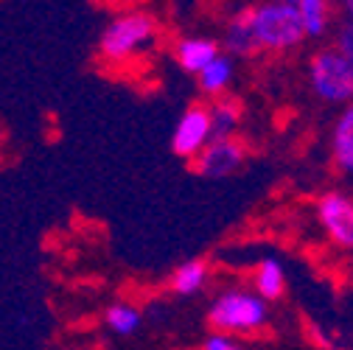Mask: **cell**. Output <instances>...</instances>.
<instances>
[{"label": "cell", "instance_id": "6da1fadb", "mask_svg": "<svg viewBox=\"0 0 353 350\" xmlns=\"http://www.w3.org/2000/svg\"><path fill=\"white\" fill-rule=\"evenodd\" d=\"M247 14H250L252 37L261 51H292L305 39L294 3L267 0L261 6H250Z\"/></svg>", "mask_w": 353, "mask_h": 350}, {"label": "cell", "instance_id": "7a4b0ae2", "mask_svg": "<svg viewBox=\"0 0 353 350\" xmlns=\"http://www.w3.org/2000/svg\"><path fill=\"white\" fill-rule=\"evenodd\" d=\"M154 34H157V23L152 14H146V12L118 14L101 31L99 54H101V59H107L112 65H123L132 56H138L146 45H152Z\"/></svg>", "mask_w": 353, "mask_h": 350}, {"label": "cell", "instance_id": "3957f363", "mask_svg": "<svg viewBox=\"0 0 353 350\" xmlns=\"http://www.w3.org/2000/svg\"><path fill=\"white\" fill-rule=\"evenodd\" d=\"M270 309L258 294L244 291V289H230L225 294H219V300L210 305V325L216 333H250L267 325Z\"/></svg>", "mask_w": 353, "mask_h": 350}, {"label": "cell", "instance_id": "277c9868", "mask_svg": "<svg viewBox=\"0 0 353 350\" xmlns=\"http://www.w3.org/2000/svg\"><path fill=\"white\" fill-rule=\"evenodd\" d=\"M312 90L325 104H350L353 101V65L336 51H317L308 62Z\"/></svg>", "mask_w": 353, "mask_h": 350}, {"label": "cell", "instance_id": "5b68a950", "mask_svg": "<svg viewBox=\"0 0 353 350\" xmlns=\"http://www.w3.org/2000/svg\"><path fill=\"white\" fill-rule=\"evenodd\" d=\"M317 216L334 244L353 249V199L347 194L339 191L323 194L317 202Z\"/></svg>", "mask_w": 353, "mask_h": 350}, {"label": "cell", "instance_id": "8992f818", "mask_svg": "<svg viewBox=\"0 0 353 350\" xmlns=\"http://www.w3.org/2000/svg\"><path fill=\"white\" fill-rule=\"evenodd\" d=\"M210 143V118L208 107L194 104L183 112L180 123H176L171 135V152L176 157H196L205 146Z\"/></svg>", "mask_w": 353, "mask_h": 350}, {"label": "cell", "instance_id": "52a82bcc", "mask_svg": "<svg viewBox=\"0 0 353 350\" xmlns=\"http://www.w3.org/2000/svg\"><path fill=\"white\" fill-rule=\"evenodd\" d=\"M244 160V149L239 141L233 138H222V141H210L199 154H196V171L202 177L219 180V177H230L233 171H239Z\"/></svg>", "mask_w": 353, "mask_h": 350}, {"label": "cell", "instance_id": "ba28073f", "mask_svg": "<svg viewBox=\"0 0 353 350\" xmlns=\"http://www.w3.org/2000/svg\"><path fill=\"white\" fill-rule=\"evenodd\" d=\"M216 56H219V45L208 37H185L176 42V48H174V59L185 73H199Z\"/></svg>", "mask_w": 353, "mask_h": 350}, {"label": "cell", "instance_id": "9c48e42d", "mask_svg": "<svg viewBox=\"0 0 353 350\" xmlns=\"http://www.w3.org/2000/svg\"><path fill=\"white\" fill-rule=\"evenodd\" d=\"M331 152L334 163L345 177L353 180V101L342 110L336 126H334V138H331Z\"/></svg>", "mask_w": 353, "mask_h": 350}, {"label": "cell", "instance_id": "30bf717a", "mask_svg": "<svg viewBox=\"0 0 353 350\" xmlns=\"http://www.w3.org/2000/svg\"><path fill=\"white\" fill-rule=\"evenodd\" d=\"M225 51L233 54V56H255L261 48H258V42L252 37V28H250V14L247 9L239 12L228 28H225Z\"/></svg>", "mask_w": 353, "mask_h": 350}, {"label": "cell", "instance_id": "8fae6325", "mask_svg": "<svg viewBox=\"0 0 353 350\" xmlns=\"http://www.w3.org/2000/svg\"><path fill=\"white\" fill-rule=\"evenodd\" d=\"M283 289H286V272L281 267V260L267 258L255 272V294L263 302H272V300H281Z\"/></svg>", "mask_w": 353, "mask_h": 350}, {"label": "cell", "instance_id": "7c38bea8", "mask_svg": "<svg viewBox=\"0 0 353 350\" xmlns=\"http://www.w3.org/2000/svg\"><path fill=\"white\" fill-rule=\"evenodd\" d=\"M294 9L300 14L303 23V34L320 39L328 31V9H331V0H294Z\"/></svg>", "mask_w": 353, "mask_h": 350}, {"label": "cell", "instance_id": "4fadbf2b", "mask_svg": "<svg viewBox=\"0 0 353 350\" xmlns=\"http://www.w3.org/2000/svg\"><path fill=\"white\" fill-rule=\"evenodd\" d=\"M208 118H210V141H222V138H233V129L241 121L239 104L236 101H216L213 107H208Z\"/></svg>", "mask_w": 353, "mask_h": 350}, {"label": "cell", "instance_id": "5bb4252c", "mask_svg": "<svg viewBox=\"0 0 353 350\" xmlns=\"http://www.w3.org/2000/svg\"><path fill=\"white\" fill-rule=\"evenodd\" d=\"M199 87H202V93H208V96H219L225 90V87L230 84V79H233V59L230 56H225V54H219L210 65H205L199 73Z\"/></svg>", "mask_w": 353, "mask_h": 350}, {"label": "cell", "instance_id": "9a60e30c", "mask_svg": "<svg viewBox=\"0 0 353 350\" xmlns=\"http://www.w3.org/2000/svg\"><path fill=\"white\" fill-rule=\"evenodd\" d=\"M205 278H208L205 260H185V264L174 272L171 286H174V291L180 297H191V294H196L205 286Z\"/></svg>", "mask_w": 353, "mask_h": 350}, {"label": "cell", "instance_id": "2e32d148", "mask_svg": "<svg viewBox=\"0 0 353 350\" xmlns=\"http://www.w3.org/2000/svg\"><path fill=\"white\" fill-rule=\"evenodd\" d=\"M104 322H107V328L112 333L129 336V333H135L141 328L143 317H141V311L135 309V305H129V302H112L110 309H107V314H104Z\"/></svg>", "mask_w": 353, "mask_h": 350}, {"label": "cell", "instance_id": "e0dca14e", "mask_svg": "<svg viewBox=\"0 0 353 350\" xmlns=\"http://www.w3.org/2000/svg\"><path fill=\"white\" fill-rule=\"evenodd\" d=\"M336 51L353 65V20H345L336 34Z\"/></svg>", "mask_w": 353, "mask_h": 350}, {"label": "cell", "instance_id": "ac0fdd59", "mask_svg": "<svg viewBox=\"0 0 353 350\" xmlns=\"http://www.w3.org/2000/svg\"><path fill=\"white\" fill-rule=\"evenodd\" d=\"M205 350H241V347L225 333H213V336L205 339Z\"/></svg>", "mask_w": 353, "mask_h": 350}, {"label": "cell", "instance_id": "d6986e66", "mask_svg": "<svg viewBox=\"0 0 353 350\" xmlns=\"http://www.w3.org/2000/svg\"><path fill=\"white\" fill-rule=\"evenodd\" d=\"M342 6L347 12V20H353V0H342Z\"/></svg>", "mask_w": 353, "mask_h": 350}, {"label": "cell", "instance_id": "ffe728a7", "mask_svg": "<svg viewBox=\"0 0 353 350\" xmlns=\"http://www.w3.org/2000/svg\"><path fill=\"white\" fill-rule=\"evenodd\" d=\"M275 3H294V0H275Z\"/></svg>", "mask_w": 353, "mask_h": 350}]
</instances>
